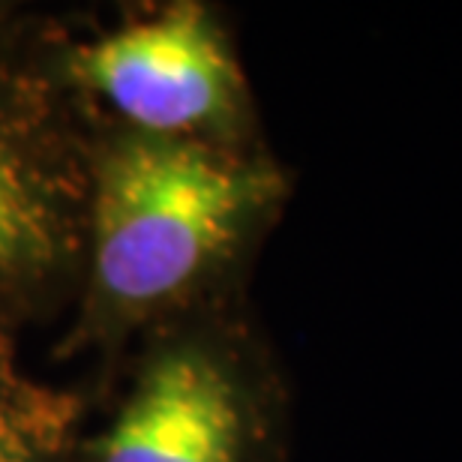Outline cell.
<instances>
[{
    "label": "cell",
    "instance_id": "obj_1",
    "mask_svg": "<svg viewBox=\"0 0 462 462\" xmlns=\"http://www.w3.org/2000/svg\"><path fill=\"white\" fill-rule=\"evenodd\" d=\"M291 192L267 144L147 135L88 108L85 258L54 357H94L97 378L138 337L246 298Z\"/></svg>",
    "mask_w": 462,
    "mask_h": 462
},
{
    "label": "cell",
    "instance_id": "obj_2",
    "mask_svg": "<svg viewBox=\"0 0 462 462\" xmlns=\"http://www.w3.org/2000/svg\"><path fill=\"white\" fill-rule=\"evenodd\" d=\"M67 462H289L291 391L249 298L138 337L88 387Z\"/></svg>",
    "mask_w": 462,
    "mask_h": 462
},
{
    "label": "cell",
    "instance_id": "obj_3",
    "mask_svg": "<svg viewBox=\"0 0 462 462\" xmlns=\"http://www.w3.org/2000/svg\"><path fill=\"white\" fill-rule=\"evenodd\" d=\"M40 54L76 103L120 126L223 147L267 144L235 33L214 4H144L115 24L45 15Z\"/></svg>",
    "mask_w": 462,
    "mask_h": 462
},
{
    "label": "cell",
    "instance_id": "obj_4",
    "mask_svg": "<svg viewBox=\"0 0 462 462\" xmlns=\"http://www.w3.org/2000/svg\"><path fill=\"white\" fill-rule=\"evenodd\" d=\"M42 13L0 36V328L69 312L88 226V108L40 54Z\"/></svg>",
    "mask_w": 462,
    "mask_h": 462
},
{
    "label": "cell",
    "instance_id": "obj_5",
    "mask_svg": "<svg viewBox=\"0 0 462 462\" xmlns=\"http://www.w3.org/2000/svg\"><path fill=\"white\" fill-rule=\"evenodd\" d=\"M85 414L88 393L27 373L13 330L0 328V462H67Z\"/></svg>",
    "mask_w": 462,
    "mask_h": 462
},
{
    "label": "cell",
    "instance_id": "obj_6",
    "mask_svg": "<svg viewBox=\"0 0 462 462\" xmlns=\"http://www.w3.org/2000/svg\"><path fill=\"white\" fill-rule=\"evenodd\" d=\"M24 15H27V9H22V6H15V4H0V36H6L18 22H22Z\"/></svg>",
    "mask_w": 462,
    "mask_h": 462
}]
</instances>
